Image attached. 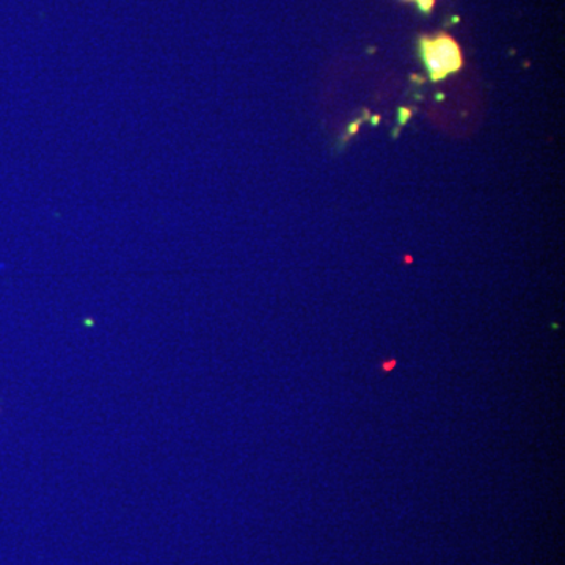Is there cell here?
<instances>
[{
    "label": "cell",
    "instance_id": "2",
    "mask_svg": "<svg viewBox=\"0 0 565 565\" xmlns=\"http://www.w3.org/2000/svg\"><path fill=\"white\" fill-rule=\"evenodd\" d=\"M407 2H416L418 3V9L423 11V13L429 14L430 11L434 10L435 0H407Z\"/></svg>",
    "mask_w": 565,
    "mask_h": 565
},
{
    "label": "cell",
    "instance_id": "1",
    "mask_svg": "<svg viewBox=\"0 0 565 565\" xmlns=\"http://www.w3.org/2000/svg\"><path fill=\"white\" fill-rule=\"evenodd\" d=\"M419 54L430 79H445L449 74L462 70L463 54L455 36L446 32L419 36Z\"/></svg>",
    "mask_w": 565,
    "mask_h": 565
}]
</instances>
